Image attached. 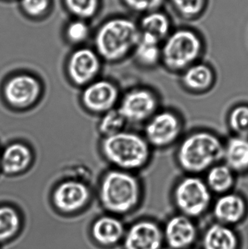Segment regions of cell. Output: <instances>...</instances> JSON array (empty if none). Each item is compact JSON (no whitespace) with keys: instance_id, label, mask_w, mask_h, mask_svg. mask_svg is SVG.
<instances>
[{"instance_id":"cell-4","label":"cell","mask_w":248,"mask_h":249,"mask_svg":"<svg viewBox=\"0 0 248 249\" xmlns=\"http://www.w3.org/2000/svg\"><path fill=\"white\" fill-rule=\"evenodd\" d=\"M100 150L116 169L131 173L147 167L152 158V147L144 135L128 130L103 137Z\"/></svg>"},{"instance_id":"cell-6","label":"cell","mask_w":248,"mask_h":249,"mask_svg":"<svg viewBox=\"0 0 248 249\" xmlns=\"http://www.w3.org/2000/svg\"><path fill=\"white\" fill-rule=\"evenodd\" d=\"M171 197L181 214L189 218L203 214L213 203L212 193L202 176L183 174L173 183Z\"/></svg>"},{"instance_id":"cell-25","label":"cell","mask_w":248,"mask_h":249,"mask_svg":"<svg viewBox=\"0 0 248 249\" xmlns=\"http://www.w3.org/2000/svg\"><path fill=\"white\" fill-rule=\"evenodd\" d=\"M173 13L182 20L196 21L208 11L210 0H167Z\"/></svg>"},{"instance_id":"cell-24","label":"cell","mask_w":248,"mask_h":249,"mask_svg":"<svg viewBox=\"0 0 248 249\" xmlns=\"http://www.w3.org/2000/svg\"><path fill=\"white\" fill-rule=\"evenodd\" d=\"M93 31L90 21L71 18L63 28V39L74 48L84 46L93 36Z\"/></svg>"},{"instance_id":"cell-33","label":"cell","mask_w":248,"mask_h":249,"mask_svg":"<svg viewBox=\"0 0 248 249\" xmlns=\"http://www.w3.org/2000/svg\"><path fill=\"white\" fill-rule=\"evenodd\" d=\"M0 155H1V150H0Z\"/></svg>"},{"instance_id":"cell-21","label":"cell","mask_w":248,"mask_h":249,"mask_svg":"<svg viewBox=\"0 0 248 249\" xmlns=\"http://www.w3.org/2000/svg\"><path fill=\"white\" fill-rule=\"evenodd\" d=\"M202 177L212 194L218 196L234 191L238 176L221 162L211 167Z\"/></svg>"},{"instance_id":"cell-22","label":"cell","mask_w":248,"mask_h":249,"mask_svg":"<svg viewBox=\"0 0 248 249\" xmlns=\"http://www.w3.org/2000/svg\"><path fill=\"white\" fill-rule=\"evenodd\" d=\"M131 56L143 69L152 70L161 65V43L141 36Z\"/></svg>"},{"instance_id":"cell-1","label":"cell","mask_w":248,"mask_h":249,"mask_svg":"<svg viewBox=\"0 0 248 249\" xmlns=\"http://www.w3.org/2000/svg\"><path fill=\"white\" fill-rule=\"evenodd\" d=\"M224 141L211 129H192L176 144L175 163L183 174L203 176L211 167L222 162Z\"/></svg>"},{"instance_id":"cell-11","label":"cell","mask_w":248,"mask_h":249,"mask_svg":"<svg viewBox=\"0 0 248 249\" xmlns=\"http://www.w3.org/2000/svg\"><path fill=\"white\" fill-rule=\"evenodd\" d=\"M119 99L116 85L106 80H96L86 86L81 97L86 109L102 115L115 109Z\"/></svg>"},{"instance_id":"cell-9","label":"cell","mask_w":248,"mask_h":249,"mask_svg":"<svg viewBox=\"0 0 248 249\" xmlns=\"http://www.w3.org/2000/svg\"><path fill=\"white\" fill-rule=\"evenodd\" d=\"M102 59L90 47L74 48L66 61V71L76 86H86L95 81L101 68Z\"/></svg>"},{"instance_id":"cell-12","label":"cell","mask_w":248,"mask_h":249,"mask_svg":"<svg viewBox=\"0 0 248 249\" xmlns=\"http://www.w3.org/2000/svg\"><path fill=\"white\" fill-rule=\"evenodd\" d=\"M179 83L189 94L200 96L209 93L216 84L217 74L210 63L202 60L179 74Z\"/></svg>"},{"instance_id":"cell-2","label":"cell","mask_w":248,"mask_h":249,"mask_svg":"<svg viewBox=\"0 0 248 249\" xmlns=\"http://www.w3.org/2000/svg\"><path fill=\"white\" fill-rule=\"evenodd\" d=\"M140 37L137 20L129 16H112L93 31V48L102 61L119 62L131 56Z\"/></svg>"},{"instance_id":"cell-23","label":"cell","mask_w":248,"mask_h":249,"mask_svg":"<svg viewBox=\"0 0 248 249\" xmlns=\"http://www.w3.org/2000/svg\"><path fill=\"white\" fill-rule=\"evenodd\" d=\"M237 237L232 230L224 224L211 225L203 237L204 249H237Z\"/></svg>"},{"instance_id":"cell-10","label":"cell","mask_w":248,"mask_h":249,"mask_svg":"<svg viewBox=\"0 0 248 249\" xmlns=\"http://www.w3.org/2000/svg\"><path fill=\"white\" fill-rule=\"evenodd\" d=\"M42 92L40 83L36 77L28 74L12 76L1 89L4 102L15 109H25L34 104Z\"/></svg>"},{"instance_id":"cell-7","label":"cell","mask_w":248,"mask_h":249,"mask_svg":"<svg viewBox=\"0 0 248 249\" xmlns=\"http://www.w3.org/2000/svg\"><path fill=\"white\" fill-rule=\"evenodd\" d=\"M144 136L153 149L165 150L176 146L185 133L182 114L172 107H163L145 124Z\"/></svg>"},{"instance_id":"cell-14","label":"cell","mask_w":248,"mask_h":249,"mask_svg":"<svg viewBox=\"0 0 248 249\" xmlns=\"http://www.w3.org/2000/svg\"><path fill=\"white\" fill-rule=\"evenodd\" d=\"M164 235L157 224L149 220L132 225L124 236L125 249H160Z\"/></svg>"},{"instance_id":"cell-26","label":"cell","mask_w":248,"mask_h":249,"mask_svg":"<svg viewBox=\"0 0 248 249\" xmlns=\"http://www.w3.org/2000/svg\"><path fill=\"white\" fill-rule=\"evenodd\" d=\"M66 13L74 18L87 21L97 17L101 11L103 0H61Z\"/></svg>"},{"instance_id":"cell-32","label":"cell","mask_w":248,"mask_h":249,"mask_svg":"<svg viewBox=\"0 0 248 249\" xmlns=\"http://www.w3.org/2000/svg\"><path fill=\"white\" fill-rule=\"evenodd\" d=\"M1 1H4V2H12V1H17L18 0H0Z\"/></svg>"},{"instance_id":"cell-16","label":"cell","mask_w":248,"mask_h":249,"mask_svg":"<svg viewBox=\"0 0 248 249\" xmlns=\"http://www.w3.org/2000/svg\"><path fill=\"white\" fill-rule=\"evenodd\" d=\"M163 235L170 248L186 249L196 239V227L190 218L180 213L167 221Z\"/></svg>"},{"instance_id":"cell-15","label":"cell","mask_w":248,"mask_h":249,"mask_svg":"<svg viewBox=\"0 0 248 249\" xmlns=\"http://www.w3.org/2000/svg\"><path fill=\"white\" fill-rule=\"evenodd\" d=\"M212 205L214 216L224 225L237 223L247 213V200L243 195L237 192L218 196Z\"/></svg>"},{"instance_id":"cell-5","label":"cell","mask_w":248,"mask_h":249,"mask_svg":"<svg viewBox=\"0 0 248 249\" xmlns=\"http://www.w3.org/2000/svg\"><path fill=\"white\" fill-rule=\"evenodd\" d=\"M142 194V184L138 177L116 168L105 174L99 187L100 203L115 214H125L133 210L139 204Z\"/></svg>"},{"instance_id":"cell-18","label":"cell","mask_w":248,"mask_h":249,"mask_svg":"<svg viewBox=\"0 0 248 249\" xmlns=\"http://www.w3.org/2000/svg\"><path fill=\"white\" fill-rule=\"evenodd\" d=\"M32 150L20 142L6 146L0 155V172L7 176H14L26 171L32 162Z\"/></svg>"},{"instance_id":"cell-19","label":"cell","mask_w":248,"mask_h":249,"mask_svg":"<svg viewBox=\"0 0 248 249\" xmlns=\"http://www.w3.org/2000/svg\"><path fill=\"white\" fill-rule=\"evenodd\" d=\"M223 162L237 176L248 174V139L230 136L224 141Z\"/></svg>"},{"instance_id":"cell-27","label":"cell","mask_w":248,"mask_h":249,"mask_svg":"<svg viewBox=\"0 0 248 249\" xmlns=\"http://www.w3.org/2000/svg\"><path fill=\"white\" fill-rule=\"evenodd\" d=\"M226 124L230 136L248 139V103L240 102L230 107Z\"/></svg>"},{"instance_id":"cell-3","label":"cell","mask_w":248,"mask_h":249,"mask_svg":"<svg viewBox=\"0 0 248 249\" xmlns=\"http://www.w3.org/2000/svg\"><path fill=\"white\" fill-rule=\"evenodd\" d=\"M207 42L200 31L193 26H176L161 44V65L167 72L179 75L203 60Z\"/></svg>"},{"instance_id":"cell-20","label":"cell","mask_w":248,"mask_h":249,"mask_svg":"<svg viewBox=\"0 0 248 249\" xmlns=\"http://www.w3.org/2000/svg\"><path fill=\"white\" fill-rule=\"evenodd\" d=\"M92 236L98 244L115 245L125 236L123 223L113 216H103L95 221L92 226Z\"/></svg>"},{"instance_id":"cell-8","label":"cell","mask_w":248,"mask_h":249,"mask_svg":"<svg viewBox=\"0 0 248 249\" xmlns=\"http://www.w3.org/2000/svg\"><path fill=\"white\" fill-rule=\"evenodd\" d=\"M161 108V96L158 92L141 86L127 92L121 99L118 110L127 124L144 125Z\"/></svg>"},{"instance_id":"cell-31","label":"cell","mask_w":248,"mask_h":249,"mask_svg":"<svg viewBox=\"0 0 248 249\" xmlns=\"http://www.w3.org/2000/svg\"><path fill=\"white\" fill-rule=\"evenodd\" d=\"M121 2L128 11L140 17L150 12L165 8L167 0H121Z\"/></svg>"},{"instance_id":"cell-30","label":"cell","mask_w":248,"mask_h":249,"mask_svg":"<svg viewBox=\"0 0 248 249\" xmlns=\"http://www.w3.org/2000/svg\"><path fill=\"white\" fill-rule=\"evenodd\" d=\"M126 124V121L118 109H114L103 114L98 128L103 138L122 131Z\"/></svg>"},{"instance_id":"cell-28","label":"cell","mask_w":248,"mask_h":249,"mask_svg":"<svg viewBox=\"0 0 248 249\" xmlns=\"http://www.w3.org/2000/svg\"><path fill=\"white\" fill-rule=\"evenodd\" d=\"M21 219L18 212L8 205L0 206V243L8 241L18 232Z\"/></svg>"},{"instance_id":"cell-29","label":"cell","mask_w":248,"mask_h":249,"mask_svg":"<svg viewBox=\"0 0 248 249\" xmlns=\"http://www.w3.org/2000/svg\"><path fill=\"white\" fill-rule=\"evenodd\" d=\"M22 15L33 21L43 20L49 17L53 10V0H18Z\"/></svg>"},{"instance_id":"cell-13","label":"cell","mask_w":248,"mask_h":249,"mask_svg":"<svg viewBox=\"0 0 248 249\" xmlns=\"http://www.w3.org/2000/svg\"><path fill=\"white\" fill-rule=\"evenodd\" d=\"M90 198L88 187L77 180H68L57 186L52 193L54 206L63 213H71L83 209Z\"/></svg>"},{"instance_id":"cell-17","label":"cell","mask_w":248,"mask_h":249,"mask_svg":"<svg viewBox=\"0 0 248 249\" xmlns=\"http://www.w3.org/2000/svg\"><path fill=\"white\" fill-rule=\"evenodd\" d=\"M137 21L141 36L161 44L176 27L171 16L164 8L143 15Z\"/></svg>"}]
</instances>
